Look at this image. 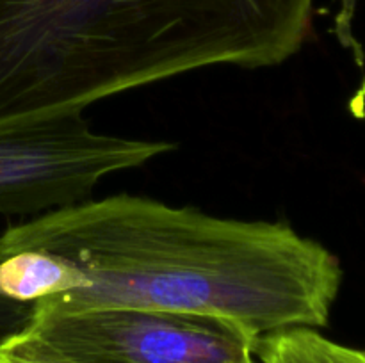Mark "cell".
<instances>
[{"instance_id": "1", "label": "cell", "mask_w": 365, "mask_h": 363, "mask_svg": "<svg viewBox=\"0 0 365 363\" xmlns=\"http://www.w3.org/2000/svg\"><path fill=\"white\" fill-rule=\"evenodd\" d=\"M45 251L84 285L34 312L102 306L221 320L252 337L324 327L342 285L337 256L285 223L216 217L143 196L86 199L0 235V260Z\"/></svg>"}, {"instance_id": "2", "label": "cell", "mask_w": 365, "mask_h": 363, "mask_svg": "<svg viewBox=\"0 0 365 363\" xmlns=\"http://www.w3.org/2000/svg\"><path fill=\"white\" fill-rule=\"evenodd\" d=\"M314 0H0V127L212 66L299 52Z\"/></svg>"}, {"instance_id": "3", "label": "cell", "mask_w": 365, "mask_h": 363, "mask_svg": "<svg viewBox=\"0 0 365 363\" xmlns=\"http://www.w3.org/2000/svg\"><path fill=\"white\" fill-rule=\"evenodd\" d=\"M257 338L205 317L102 306L34 312L2 345L7 363H257Z\"/></svg>"}, {"instance_id": "4", "label": "cell", "mask_w": 365, "mask_h": 363, "mask_svg": "<svg viewBox=\"0 0 365 363\" xmlns=\"http://www.w3.org/2000/svg\"><path fill=\"white\" fill-rule=\"evenodd\" d=\"M177 148L96 132L82 112L0 127V214H46L86 201L118 171Z\"/></svg>"}, {"instance_id": "5", "label": "cell", "mask_w": 365, "mask_h": 363, "mask_svg": "<svg viewBox=\"0 0 365 363\" xmlns=\"http://www.w3.org/2000/svg\"><path fill=\"white\" fill-rule=\"evenodd\" d=\"M84 285L75 265L45 251H21L0 260V295L16 302L36 301Z\"/></svg>"}, {"instance_id": "6", "label": "cell", "mask_w": 365, "mask_h": 363, "mask_svg": "<svg viewBox=\"0 0 365 363\" xmlns=\"http://www.w3.org/2000/svg\"><path fill=\"white\" fill-rule=\"evenodd\" d=\"M259 363H365V349L339 344L314 327L262 335L253 344Z\"/></svg>"}, {"instance_id": "7", "label": "cell", "mask_w": 365, "mask_h": 363, "mask_svg": "<svg viewBox=\"0 0 365 363\" xmlns=\"http://www.w3.org/2000/svg\"><path fill=\"white\" fill-rule=\"evenodd\" d=\"M32 317V305L11 301L0 295V344L20 333Z\"/></svg>"}, {"instance_id": "8", "label": "cell", "mask_w": 365, "mask_h": 363, "mask_svg": "<svg viewBox=\"0 0 365 363\" xmlns=\"http://www.w3.org/2000/svg\"><path fill=\"white\" fill-rule=\"evenodd\" d=\"M0 363H7L6 356H4V351H2V345H0Z\"/></svg>"}]
</instances>
